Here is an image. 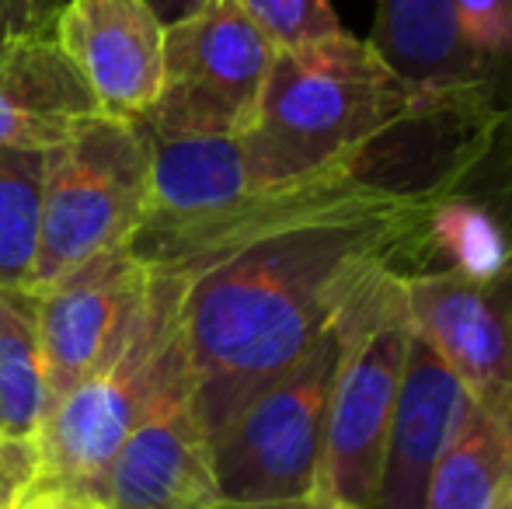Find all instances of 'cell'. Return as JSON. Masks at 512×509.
<instances>
[{"label":"cell","instance_id":"9","mask_svg":"<svg viewBox=\"0 0 512 509\" xmlns=\"http://www.w3.org/2000/svg\"><path fill=\"white\" fill-rule=\"evenodd\" d=\"M81 499L105 509H213L209 436L192 408V374L171 384L122 440Z\"/></svg>","mask_w":512,"mask_h":509},{"label":"cell","instance_id":"5","mask_svg":"<svg viewBox=\"0 0 512 509\" xmlns=\"http://www.w3.org/2000/svg\"><path fill=\"white\" fill-rule=\"evenodd\" d=\"M345 314L310 346L304 360L209 433L220 503H283L317 492L328 401L345 346Z\"/></svg>","mask_w":512,"mask_h":509},{"label":"cell","instance_id":"23","mask_svg":"<svg viewBox=\"0 0 512 509\" xmlns=\"http://www.w3.org/2000/svg\"><path fill=\"white\" fill-rule=\"evenodd\" d=\"M35 496H32V509H77V496L70 492H60V489H39L32 482Z\"/></svg>","mask_w":512,"mask_h":509},{"label":"cell","instance_id":"12","mask_svg":"<svg viewBox=\"0 0 512 509\" xmlns=\"http://www.w3.org/2000/svg\"><path fill=\"white\" fill-rule=\"evenodd\" d=\"M471 405V387L411 332L373 509H425L429 478Z\"/></svg>","mask_w":512,"mask_h":509},{"label":"cell","instance_id":"24","mask_svg":"<svg viewBox=\"0 0 512 509\" xmlns=\"http://www.w3.org/2000/svg\"><path fill=\"white\" fill-rule=\"evenodd\" d=\"M32 496H35V489H32V482H28L25 489L11 499V506H7V509H32Z\"/></svg>","mask_w":512,"mask_h":509},{"label":"cell","instance_id":"27","mask_svg":"<svg viewBox=\"0 0 512 509\" xmlns=\"http://www.w3.org/2000/svg\"><path fill=\"white\" fill-rule=\"evenodd\" d=\"M7 506H11V503H7ZM7 506H4V509H7Z\"/></svg>","mask_w":512,"mask_h":509},{"label":"cell","instance_id":"2","mask_svg":"<svg viewBox=\"0 0 512 509\" xmlns=\"http://www.w3.org/2000/svg\"><path fill=\"white\" fill-rule=\"evenodd\" d=\"M495 105L432 95L401 77L370 39L349 32L276 49L255 123L237 136L258 185L370 171L401 133L446 123H502Z\"/></svg>","mask_w":512,"mask_h":509},{"label":"cell","instance_id":"4","mask_svg":"<svg viewBox=\"0 0 512 509\" xmlns=\"http://www.w3.org/2000/svg\"><path fill=\"white\" fill-rule=\"evenodd\" d=\"M150 199V136L115 116L84 119L60 147L46 150L28 290L56 283L95 255L126 248Z\"/></svg>","mask_w":512,"mask_h":509},{"label":"cell","instance_id":"25","mask_svg":"<svg viewBox=\"0 0 512 509\" xmlns=\"http://www.w3.org/2000/svg\"><path fill=\"white\" fill-rule=\"evenodd\" d=\"M488 509H512V485H506V489H502V496L495 499Z\"/></svg>","mask_w":512,"mask_h":509},{"label":"cell","instance_id":"16","mask_svg":"<svg viewBox=\"0 0 512 509\" xmlns=\"http://www.w3.org/2000/svg\"><path fill=\"white\" fill-rule=\"evenodd\" d=\"M46 422L39 307L28 286H0V443L28 447Z\"/></svg>","mask_w":512,"mask_h":509},{"label":"cell","instance_id":"26","mask_svg":"<svg viewBox=\"0 0 512 509\" xmlns=\"http://www.w3.org/2000/svg\"><path fill=\"white\" fill-rule=\"evenodd\" d=\"M77 509H105V506L91 503V499H77Z\"/></svg>","mask_w":512,"mask_h":509},{"label":"cell","instance_id":"7","mask_svg":"<svg viewBox=\"0 0 512 509\" xmlns=\"http://www.w3.org/2000/svg\"><path fill=\"white\" fill-rule=\"evenodd\" d=\"M272 60L276 42L234 0H213L164 28L161 91L140 126L157 136H244Z\"/></svg>","mask_w":512,"mask_h":509},{"label":"cell","instance_id":"14","mask_svg":"<svg viewBox=\"0 0 512 509\" xmlns=\"http://www.w3.org/2000/svg\"><path fill=\"white\" fill-rule=\"evenodd\" d=\"M370 46L432 95L495 105L499 88L467 49L457 0H377Z\"/></svg>","mask_w":512,"mask_h":509},{"label":"cell","instance_id":"13","mask_svg":"<svg viewBox=\"0 0 512 509\" xmlns=\"http://www.w3.org/2000/svg\"><path fill=\"white\" fill-rule=\"evenodd\" d=\"M98 112L53 32L0 39V147L46 154Z\"/></svg>","mask_w":512,"mask_h":509},{"label":"cell","instance_id":"18","mask_svg":"<svg viewBox=\"0 0 512 509\" xmlns=\"http://www.w3.org/2000/svg\"><path fill=\"white\" fill-rule=\"evenodd\" d=\"M234 4L276 42V49L345 32L331 0H234Z\"/></svg>","mask_w":512,"mask_h":509},{"label":"cell","instance_id":"11","mask_svg":"<svg viewBox=\"0 0 512 509\" xmlns=\"http://www.w3.org/2000/svg\"><path fill=\"white\" fill-rule=\"evenodd\" d=\"M53 35L105 116H147L161 91L164 25L143 0H63Z\"/></svg>","mask_w":512,"mask_h":509},{"label":"cell","instance_id":"21","mask_svg":"<svg viewBox=\"0 0 512 509\" xmlns=\"http://www.w3.org/2000/svg\"><path fill=\"white\" fill-rule=\"evenodd\" d=\"M143 4L157 14V21H161L164 28H171V25H178V21L199 14L203 7L213 4V0H143Z\"/></svg>","mask_w":512,"mask_h":509},{"label":"cell","instance_id":"1","mask_svg":"<svg viewBox=\"0 0 512 509\" xmlns=\"http://www.w3.org/2000/svg\"><path fill=\"white\" fill-rule=\"evenodd\" d=\"M464 185L467 168L450 171L377 210L293 227L192 276L182 339L206 436L304 360L370 283L457 255V227L471 206Z\"/></svg>","mask_w":512,"mask_h":509},{"label":"cell","instance_id":"17","mask_svg":"<svg viewBox=\"0 0 512 509\" xmlns=\"http://www.w3.org/2000/svg\"><path fill=\"white\" fill-rule=\"evenodd\" d=\"M39 150L0 147V286H25L32 276L35 245H39L42 206Z\"/></svg>","mask_w":512,"mask_h":509},{"label":"cell","instance_id":"15","mask_svg":"<svg viewBox=\"0 0 512 509\" xmlns=\"http://www.w3.org/2000/svg\"><path fill=\"white\" fill-rule=\"evenodd\" d=\"M512 485V401L471 394L429 478L425 509H488Z\"/></svg>","mask_w":512,"mask_h":509},{"label":"cell","instance_id":"6","mask_svg":"<svg viewBox=\"0 0 512 509\" xmlns=\"http://www.w3.org/2000/svg\"><path fill=\"white\" fill-rule=\"evenodd\" d=\"M405 276L411 272L380 276L345 314V346L314 492V499L338 509H373L377 503L384 443L411 339Z\"/></svg>","mask_w":512,"mask_h":509},{"label":"cell","instance_id":"20","mask_svg":"<svg viewBox=\"0 0 512 509\" xmlns=\"http://www.w3.org/2000/svg\"><path fill=\"white\" fill-rule=\"evenodd\" d=\"M32 478H35L32 443L28 447H7V443H0V509L11 503Z\"/></svg>","mask_w":512,"mask_h":509},{"label":"cell","instance_id":"10","mask_svg":"<svg viewBox=\"0 0 512 509\" xmlns=\"http://www.w3.org/2000/svg\"><path fill=\"white\" fill-rule=\"evenodd\" d=\"M147 283L150 272L126 248H115L32 290L46 363V419L102 363L140 307Z\"/></svg>","mask_w":512,"mask_h":509},{"label":"cell","instance_id":"22","mask_svg":"<svg viewBox=\"0 0 512 509\" xmlns=\"http://www.w3.org/2000/svg\"><path fill=\"white\" fill-rule=\"evenodd\" d=\"M213 509H338V506H331V503H321V499H283V503H244V506H237V503H220V506H213Z\"/></svg>","mask_w":512,"mask_h":509},{"label":"cell","instance_id":"8","mask_svg":"<svg viewBox=\"0 0 512 509\" xmlns=\"http://www.w3.org/2000/svg\"><path fill=\"white\" fill-rule=\"evenodd\" d=\"M408 325L471 394L512 401V252L405 276Z\"/></svg>","mask_w":512,"mask_h":509},{"label":"cell","instance_id":"3","mask_svg":"<svg viewBox=\"0 0 512 509\" xmlns=\"http://www.w3.org/2000/svg\"><path fill=\"white\" fill-rule=\"evenodd\" d=\"M185 283L150 272L140 307L102 363L42 422L32 443L39 489L81 499L157 398L192 374L182 339Z\"/></svg>","mask_w":512,"mask_h":509},{"label":"cell","instance_id":"19","mask_svg":"<svg viewBox=\"0 0 512 509\" xmlns=\"http://www.w3.org/2000/svg\"><path fill=\"white\" fill-rule=\"evenodd\" d=\"M63 0H0V39L53 32Z\"/></svg>","mask_w":512,"mask_h":509}]
</instances>
